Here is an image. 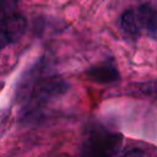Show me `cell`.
Instances as JSON below:
<instances>
[{"label":"cell","instance_id":"1","mask_svg":"<svg viewBox=\"0 0 157 157\" xmlns=\"http://www.w3.org/2000/svg\"><path fill=\"white\" fill-rule=\"evenodd\" d=\"M44 60H39L33 67L22 75L17 86V98L23 99V114L28 117L38 112L44 104L54 98L60 97L69 90V83L54 75H47Z\"/></svg>","mask_w":157,"mask_h":157},{"label":"cell","instance_id":"2","mask_svg":"<svg viewBox=\"0 0 157 157\" xmlns=\"http://www.w3.org/2000/svg\"><path fill=\"white\" fill-rule=\"evenodd\" d=\"M123 135L102 126L92 128L85 135L78 157H115L121 147Z\"/></svg>","mask_w":157,"mask_h":157},{"label":"cell","instance_id":"3","mask_svg":"<svg viewBox=\"0 0 157 157\" xmlns=\"http://www.w3.org/2000/svg\"><path fill=\"white\" fill-rule=\"evenodd\" d=\"M27 28L26 18L15 12L0 22V50L18 40Z\"/></svg>","mask_w":157,"mask_h":157},{"label":"cell","instance_id":"4","mask_svg":"<svg viewBox=\"0 0 157 157\" xmlns=\"http://www.w3.org/2000/svg\"><path fill=\"white\" fill-rule=\"evenodd\" d=\"M88 80L97 83H112L119 80L120 74L113 60H105L99 63L86 71Z\"/></svg>","mask_w":157,"mask_h":157},{"label":"cell","instance_id":"5","mask_svg":"<svg viewBox=\"0 0 157 157\" xmlns=\"http://www.w3.org/2000/svg\"><path fill=\"white\" fill-rule=\"evenodd\" d=\"M135 13H136L140 28L146 29L147 34H150L151 38L155 39L156 32H157V15H156L155 7L150 4H144L139 6Z\"/></svg>","mask_w":157,"mask_h":157},{"label":"cell","instance_id":"6","mask_svg":"<svg viewBox=\"0 0 157 157\" xmlns=\"http://www.w3.org/2000/svg\"><path fill=\"white\" fill-rule=\"evenodd\" d=\"M120 26H121L123 31L125 32V34L132 39H137L141 34V28H140L136 13L132 10H126L121 15Z\"/></svg>","mask_w":157,"mask_h":157},{"label":"cell","instance_id":"7","mask_svg":"<svg viewBox=\"0 0 157 157\" xmlns=\"http://www.w3.org/2000/svg\"><path fill=\"white\" fill-rule=\"evenodd\" d=\"M17 12V0H0V22Z\"/></svg>","mask_w":157,"mask_h":157},{"label":"cell","instance_id":"8","mask_svg":"<svg viewBox=\"0 0 157 157\" xmlns=\"http://www.w3.org/2000/svg\"><path fill=\"white\" fill-rule=\"evenodd\" d=\"M119 157H151V155L140 147H130L125 150Z\"/></svg>","mask_w":157,"mask_h":157},{"label":"cell","instance_id":"9","mask_svg":"<svg viewBox=\"0 0 157 157\" xmlns=\"http://www.w3.org/2000/svg\"><path fill=\"white\" fill-rule=\"evenodd\" d=\"M2 87H4V82H0V91L2 90Z\"/></svg>","mask_w":157,"mask_h":157}]
</instances>
